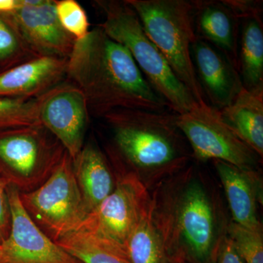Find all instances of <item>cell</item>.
<instances>
[{"label":"cell","mask_w":263,"mask_h":263,"mask_svg":"<svg viewBox=\"0 0 263 263\" xmlns=\"http://www.w3.org/2000/svg\"><path fill=\"white\" fill-rule=\"evenodd\" d=\"M67 76L84 93L89 110L96 115L105 117L117 109L171 110L127 48L100 26L76 41L67 60Z\"/></svg>","instance_id":"6da1fadb"},{"label":"cell","mask_w":263,"mask_h":263,"mask_svg":"<svg viewBox=\"0 0 263 263\" xmlns=\"http://www.w3.org/2000/svg\"><path fill=\"white\" fill-rule=\"evenodd\" d=\"M170 179L151 196L154 217L170 254L185 263L215 262L224 233L207 190L190 167Z\"/></svg>","instance_id":"7a4b0ae2"},{"label":"cell","mask_w":263,"mask_h":263,"mask_svg":"<svg viewBox=\"0 0 263 263\" xmlns=\"http://www.w3.org/2000/svg\"><path fill=\"white\" fill-rule=\"evenodd\" d=\"M177 114L117 109L103 117L113 132L115 164L128 167L146 186L156 179H168L181 172L193 155L176 124Z\"/></svg>","instance_id":"3957f363"},{"label":"cell","mask_w":263,"mask_h":263,"mask_svg":"<svg viewBox=\"0 0 263 263\" xmlns=\"http://www.w3.org/2000/svg\"><path fill=\"white\" fill-rule=\"evenodd\" d=\"M103 13L100 27L107 35L125 47L153 89L176 114L186 113L197 103L175 76L165 59L148 38L138 15L127 2L97 1Z\"/></svg>","instance_id":"277c9868"},{"label":"cell","mask_w":263,"mask_h":263,"mask_svg":"<svg viewBox=\"0 0 263 263\" xmlns=\"http://www.w3.org/2000/svg\"><path fill=\"white\" fill-rule=\"evenodd\" d=\"M136 11L145 32L162 53L175 76L197 103H207L192 58L197 39L193 1L125 0Z\"/></svg>","instance_id":"5b68a950"},{"label":"cell","mask_w":263,"mask_h":263,"mask_svg":"<svg viewBox=\"0 0 263 263\" xmlns=\"http://www.w3.org/2000/svg\"><path fill=\"white\" fill-rule=\"evenodd\" d=\"M48 132L41 124L0 133V177L6 185L29 193L51 176L67 152Z\"/></svg>","instance_id":"8992f818"},{"label":"cell","mask_w":263,"mask_h":263,"mask_svg":"<svg viewBox=\"0 0 263 263\" xmlns=\"http://www.w3.org/2000/svg\"><path fill=\"white\" fill-rule=\"evenodd\" d=\"M20 197L34 222L55 242L77 229L89 214L67 152L42 185Z\"/></svg>","instance_id":"52a82bcc"},{"label":"cell","mask_w":263,"mask_h":263,"mask_svg":"<svg viewBox=\"0 0 263 263\" xmlns=\"http://www.w3.org/2000/svg\"><path fill=\"white\" fill-rule=\"evenodd\" d=\"M176 124L197 160H219L241 169H258L261 157L227 125L219 110L207 103H197L186 113L177 114Z\"/></svg>","instance_id":"ba28073f"},{"label":"cell","mask_w":263,"mask_h":263,"mask_svg":"<svg viewBox=\"0 0 263 263\" xmlns=\"http://www.w3.org/2000/svg\"><path fill=\"white\" fill-rule=\"evenodd\" d=\"M150 200L146 185L136 174L126 171L116 181L113 192L81 224L126 247Z\"/></svg>","instance_id":"9c48e42d"},{"label":"cell","mask_w":263,"mask_h":263,"mask_svg":"<svg viewBox=\"0 0 263 263\" xmlns=\"http://www.w3.org/2000/svg\"><path fill=\"white\" fill-rule=\"evenodd\" d=\"M10 229L0 245V263H81L37 226L24 208L20 192L6 185Z\"/></svg>","instance_id":"30bf717a"},{"label":"cell","mask_w":263,"mask_h":263,"mask_svg":"<svg viewBox=\"0 0 263 263\" xmlns=\"http://www.w3.org/2000/svg\"><path fill=\"white\" fill-rule=\"evenodd\" d=\"M4 15L10 17L12 28L34 56L68 60L76 39L62 27L55 1L18 0L15 10Z\"/></svg>","instance_id":"8fae6325"},{"label":"cell","mask_w":263,"mask_h":263,"mask_svg":"<svg viewBox=\"0 0 263 263\" xmlns=\"http://www.w3.org/2000/svg\"><path fill=\"white\" fill-rule=\"evenodd\" d=\"M89 112L84 93L73 84L58 85L42 96L40 122L61 143L72 161L84 148Z\"/></svg>","instance_id":"7c38bea8"},{"label":"cell","mask_w":263,"mask_h":263,"mask_svg":"<svg viewBox=\"0 0 263 263\" xmlns=\"http://www.w3.org/2000/svg\"><path fill=\"white\" fill-rule=\"evenodd\" d=\"M191 53L207 103L217 110L226 108L243 88L239 72L222 52L199 38L192 45Z\"/></svg>","instance_id":"4fadbf2b"},{"label":"cell","mask_w":263,"mask_h":263,"mask_svg":"<svg viewBox=\"0 0 263 263\" xmlns=\"http://www.w3.org/2000/svg\"><path fill=\"white\" fill-rule=\"evenodd\" d=\"M67 59L39 57L0 73V98H37L67 75Z\"/></svg>","instance_id":"5bb4252c"},{"label":"cell","mask_w":263,"mask_h":263,"mask_svg":"<svg viewBox=\"0 0 263 263\" xmlns=\"http://www.w3.org/2000/svg\"><path fill=\"white\" fill-rule=\"evenodd\" d=\"M214 166L226 192L233 221L252 231L262 230L257 204L262 202V183L258 171L235 167L214 160Z\"/></svg>","instance_id":"9a60e30c"},{"label":"cell","mask_w":263,"mask_h":263,"mask_svg":"<svg viewBox=\"0 0 263 263\" xmlns=\"http://www.w3.org/2000/svg\"><path fill=\"white\" fill-rule=\"evenodd\" d=\"M195 32L222 52L238 70V22L221 1L194 0Z\"/></svg>","instance_id":"2e32d148"},{"label":"cell","mask_w":263,"mask_h":263,"mask_svg":"<svg viewBox=\"0 0 263 263\" xmlns=\"http://www.w3.org/2000/svg\"><path fill=\"white\" fill-rule=\"evenodd\" d=\"M219 112L227 125L262 158L263 89L242 88L235 100Z\"/></svg>","instance_id":"e0dca14e"},{"label":"cell","mask_w":263,"mask_h":263,"mask_svg":"<svg viewBox=\"0 0 263 263\" xmlns=\"http://www.w3.org/2000/svg\"><path fill=\"white\" fill-rule=\"evenodd\" d=\"M74 174L88 213L113 192L116 182L106 159L93 145H86L72 161Z\"/></svg>","instance_id":"ac0fdd59"},{"label":"cell","mask_w":263,"mask_h":263,"mask_svg":"<svg viewBox=\"0 0 263 263\" xmlns=\"http://www.w3.org/2000/svg\"><path fill=\"white\" fill-rule=\"evenodd\" d=\"M56 243L81 263H131L126 247L83 224Z\"/></svg>","instance_id":"d6986e66"},{"label":"cell","mask_w":263,"mask_h":263,"mask_svg":"<svg viewBox=\"0 0 263 263\" xmlns=\"http://www.w3.org/2000/svg\"><path fill=\"white\" fill-rule=\"evenodd\" d=\"M131 263H179L170 254L157 227L152 200L126 243Z\"/></svg>","instance_id":"ffe728a7"},{"label":"cell","mask_w":263,"mask_h":263,"mask_svg":"<svg viewBox=\"0 0 263 263\" xmlns=\"http://www.w3.org/2000/svg\"><path fill=\"white\" fill-rule=\"evenodd\" d=\"M238 72L243 87L263 89V27L262 17L241 21Z\"/></svg>","instance_id":"44dd1931"},{"label":"cell","mask_w":263,"mask_h":263,"mask_svg":"<svg viewBox=\"0 0 263 263\" xmlns=\"http://www.w3.org/2000/svg\"><path fill=\"white\" fill-rule=\"evenodd\" d=\"M42 96L32 99L0 98V133L41 125L39 110Z\"/></svg>","instance_id":"7402d4cb"},{"label":"cell","mask_w":263,"mask_h":263,"mask_svg":"<svg viewBox=\"0 0 263 263\" xmlns=\"http://www.w3.org/2000/svg\"><path fill=\"white\" fill-rule=\"evenodd\" d=\"M227 234L233 241L243 263H263L262 230L252 231L232 221Z\"/></svg>","instance_id":"603a6c76"},{"label":"cell","mask_w":263,"mask_h":263,"mask_svg":"<svg viewBox=\"0 0 263 263\" xmlns=\"http://www.w3.org/2000/svg\"><path fill=\"white\" fill-rule=\"evenodd\" d=\"M59 21L64 29L77 40L82 39L89 32L87 15L75 0L55 1Z\"/></svg>","instance_id":"cb8c5ba5"},{"label":"cell","mask_w":263,"mask_h":263,"mask_svg":"<svg viewBox=\"0 0 263 263\" xmlns=\"http://www.w3.org/2000/svg\"><path fill=\"white\" fill-rule=\"evenodd\" d=\"M13 58L27 62L36 57L26 47L11 26L0 17V60Z\"/></svg>","instance_id":"d4e9b609"},{"label":"cell","mask_w":263,"mask_h":263,"mask_svg":"<svg viewBox=\"0 0 263 263\" xmlns=\"http://www.w3.org/2000/svg\"><path fill=\"white\" fill-rule=\"evenodd\" d=\"M223 4L238 20L262 17V1L259 0H223Z\"/></svg>","instance_id":"484cf974"},{"label":"cell","mask_w":263,"mask_h":263,"mask_svg":"<svg viewBox=\"0 0 263 263\" xmlns=\"http://www.w3.org/2000/svg\"><path fill=\"white\" fill-rule=\"evenodd\" d=\"M10 229V213L6 183L0 177V245L6 239Z\"/></svg>","instance_id":"4316f807"},{"label":"cell","mask_w":263,"mask_h":263,"mask_svg":"<svg viewBox=\"0 0 263 263\" xmlns=\"http://www.w3.org/2000/svg\"><path fill=\"white\" fill-rule=\"evenodd\" d=\"M214 263H243L227 232L221 238Z\"/></svg>","instance_id":"83f0119b"},{"label":"cell","mask_w":263,"mask_h":263,"mask_svg":"<svg viewBox=\"0 0 263 263\" xmlns=\"http://www.w3.org/2000/svg\"><path fill=\"white\" fill-rule=\"evenodd\" d=\"M18 0H0V14H8L16 8Z\"/></svg>","instance_id":"f1b7e54d"},{"label":"cell","mask_w":263,"mask_h":263,"mask_svg":"<svg viewBox=\"0 0 263 263\" xmlns=\"http://www.w3.org/2000/svg\"><path fill=\"white\" fill-rule=\"evenodd\" d=\"M179 263H185L184 262H180Z\"/></svg>","instance_id":"f546056e"}]
</instances>
